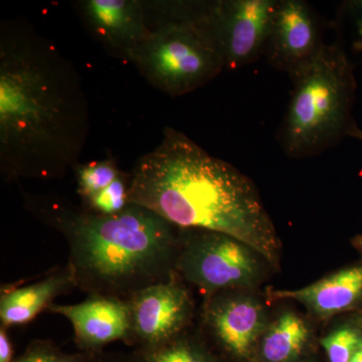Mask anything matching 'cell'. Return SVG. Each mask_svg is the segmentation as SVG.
<instances>
[{"label":"cell","instance_id":"22","mask_svg":"<svg viewBox=\"0 0 362 362\" xmlns=\"http://www.w3.org/2000/svg\"><path fill=\"white\" fill-rule=\"evenodd\" d=\"M6 327L0 325V362H13V344Z\"/></svg>","mask_w":362,"mask_h":362},{"label":"cell","instance_id":"8","mask_svg":"<svg viewBox=\"0 0 362 362\" xmlns=\"http://www.w3.org/2000/svg\"><path fill=\"white\" fill-rule=\"evenodd\" d=\"M278 1H209V30L225 71L239 70L265 56Z\"/></svg>","mask_w":362,"mask_h":362},{"label":"cell","instance_id":"1","mask_svg":"<svg viewBox=\"0 0 362 362\" xmlns=\"http://www.w3.org/2000/svg\"><path fill=\"white\" fill-rule=\"evenodd\" d=\"M90 132L80 73L23 18L0 25V169L6 180H59Z\"/></svg>","mask_w":362,"mask_h":362},{"label":"cell","instance_id":"25","mask_svg":"<svg viewBox=\"0 0 362 362\" xmlns=\"http://www.w3.org/2000/svg\"><path fill=\"white\" fill-rule=\"evenodd\" d=\"M351 244L362 255V235L352 238Z\"/></svg>","mask_w":362,"mask_h":362},{"label":"cell","instance_id":"14","mask_svg":"<svg viewBox=\"0 0 362 362\" xmlns=\"http://www.w3.org/2000/svg\"><path fill=\"white\" fill-rule=\"evenodd\" d=\"M77 288L70 266L54 269L42 280L23 287H2L0 293V323L8 329L30 323L54 300Z\"/></svg>","mask_w":362,"mask_h":362},{"label":"cell","instance_id":"23","mask_svg":"<svg viewBox=\"0 0 362 362\" xmlns=\"http://www.w3.org/2000/svg\"><path fill=\"white\" fill-rule=\"evenodd\" d=\"M90 362H131L130 356L118 354H96Z\"/></svg>","mask_w":362,"mask_h":362},{"label":"cell","instance_id":"3","mask_svg":"<svg viewBox=\"0 0 362 362\" xmlns=\"http://www.w3.org/2000/svg\"><path fill=\"white\" fill-rule=\"evenodd\" d=\"M25 209L68 243L76 285L88 296L128 299L175 273L181 228L138 204L113 216L54 195L23 194Z\"/></svg>","mask_w":362,"mask_h":362},{"label":"cell","instance_id":"10","mask_svg":"<svg viewBox=\"0 0 362 362\" xmlns=\"http://www.w3.org/2000/svg\"><path fill=\"white\" fill-rule=\"evenodd\" d=\"M325 42L317 11L303 0H279L265 56L291 78L318 56Z\"/></svg>","mask_w":362,"mask_h":362},{"label":"cell","instance_id":"19","mask_svg":"<svg viewBox=\"0 0 362 362\" xmlns=\"http://www.w3.org/2000/svg\"><path fill=\"white\" fill-rule=\"evenodd\" d=\"M329 362H350L362 345V314L345 321L321 338Z\"/></svg>","mask_w":362,"mask_h":362},{"label":"cell","instance_id":"7","mask_svg":"<svg viewBox=\"0 0 362 362\" xmlns=\"http://www.w3.org/2000/svg\"><path fill=\"white\" fill-rule=\"evenodd\" d=\"M270 322L265 303L252 289L228 290L206 298L199 331L223 362H254Z\"/></svg>","mask_w":362,"mask_h":362},{"label":"cell","instance_id":"21","mask_svg":"<svg viewBox=\"0 0 362 362\" xmlns=\"http://www.w3.org/2000/svg\"><path fill=\"white\" fill-rule=\"evenodd\" d=\"M94 354L78 352L66 354L51 340H33L25 352L13 362H90Z\"/></svg>","mask_w":362,"mask_h":362},{"label":"cell","instance_id":"9","mask_svg":"<svg viewBox=\"0 0 362 362\" xmlns=\"http://www.w3.org/2000/svg\"><path fill=\"white\" fill-rule=\"evenodd\" d=\"M187 285L175 272L168 280L128 298L130 345L135 349L156 346L192 328L194 300Z\"/></svg>","mask_w":362,"mask_h":362},{"label":"cell","instance_id":"18","mask_svg":"<svg viewBox=\"0 0 362 362\" xmlns=\"http://www.w3.org/2000/svg\"><path fill=\"white\" fill-rule=\"evenodd\" d=\"M338 44L354 66H362V0L342 2L338 11Z\"/></svg>","mask_w":362,"mask_h":362},{"label":"cell","instance_id":"20","mask_svg":"<svg viewBox=\"0 0 362 362\" xmlns=\"http://www.w3.org/2000/svg\"><path fill=\"white\" fill-rule=\"evenodd\" d=\"M132 176L123 173L113 183L94 197L82 202L83 209L101 216H113L127 209L130 204Z\"/></svg>","mask_w":362,"mask_h":362},{"label":"cell","instance_id":"11","mask_svg":"<svg viewBox=\"0 0 362 362\" xmlns=\"http://www.w3.org/2000/svg\"><path fill=\"white\" fill-rule=\"evenodd\" d=\"M77 7L90 35L117 58L129 62L151 35L143 0H81Z\"/></svg>","mask_w":362,"mask_h":362},{"label":"cell","instance_id":"24","mask_svg":"<svg viewBox=\"0 0 362 362\" xmlns=\"http://www.w3.org/2000/svg\"><path fill=\"white\" fill-rule=\"evenodd\" d=\"M347 137L356 139L362 144V128L359 127L356 123L354 124V125L352 126L351 129L349 130Z\"/></svg>","mask_w":362,"mask_h":362},{"label":"cell","instance_id":"16","mask_svg":"<svg viewBox=\"0 0 362 362\" xmlns=\"http://www.w3.org/2000/svg\"><path fill=\"white\" fill-rule=\"evenodd\" d=\"M131 362H223L202 337L201 331L192 328L168 342L135 349Z\"/></svg>","mask_w":362,"mask_h":362},{"label":"cell","instance_id":"15","mask_svg":"<svg viewBox=\"0 0 362 362\" xmlns=\"http://www.w3.org/2000/svg\"><path fill=\"white\" fill-rule=\"evenodd\" d=\"M312 340L311 326L303 317L285 310L271 320L259 340L254 362H301Z\"/></svg>","mask_w":362,"mask_h":362},{"label":"cell","instance_id":"5","mask_svg":"<svg viewBox=\"0 0 362 362\" xmlns=\"http://www.w3.org/2000/svg\"><path fill=\"white\" fill-rule=\"evenodd\" d=\"M354 64L341 45H323L318 56L291 77V100L278 140L290 158L323 153L347 137L356 80Z\"/></svg>","mask_w":362,"mask_h":362},{"label":"cell","instance_id":"4","mask_svg":"<svg viewBox=\"0 0 362 362\" xmlns=\"http://www.w3.org/2000/svg\"><path fill=\"white\" fill-rule=\"evenodd\" d=\"M143 1L151 35L129 62L152 87L183 96L225 71L209 30V1Z\"/></svg>","mask_w":362,"mask_h":362},{"label":"cell","instance_id":"2","mask_svg":"<svg viewBox=\"0 0 362 362\" xmlns=\"http://www.w3.org/2000/svg\"><path fill=\"white\" fill-rule=\"evenodd\" d=\"M131 176L130 204L180 228L232 235L279 266L282 244L254 181L185 133L166 127Z\"/></svg>","mask_w":362,"mask_h":362},{"label":"cell","instance_id":"26","mask_svg":"<svg viewBox=\"0 0 362 362\" xmlns=\"http://www.w3.org/2000/svg\"><path fill=\"white\" fill-rule=\"evenodd\" d=\"M350 362H362V345L359 347V349L357 350Z\"/></svg>","mask_w":362,"mask_h":362},{"label":"cell","instance_id":"17","mask_svg":"<svg viewBox=\"0 0 362 362\" xmlns=\"http://www.w3.org/2000/svg\"><path fill=\"white\" fill-rule=\"evenodd\" d=\"M81 202L87 201L110 187L123 173L112 157L103 160L76 164L73 168Z\"/></svg>","mask_w":362,"mask_h":362},{"label":"cell","instance_id":"6","mask_svg":"<svg viewBox=\"0 0 362 362\" xmlns=\"http://www.w3.org/2000/svg\"><path fill=\"white\" fill-rule=\"evenodd\" d=\"M271 264L246 243L226 233L181 228L175 272L204 296L254 289L265 281Z\"/></svg>","mask_w":362,"mask_h":362},{"label":"cell","instance_id":"13","mask_svg":"<svg viewBox=\"0 0 362 362\" xmlns=\"http://www.w3.org/2000/svg\"><path fill=\"white\" fill-rule=\"evenodd\" d=\"M272 301L291 300L318 320L354 311L362 305V264L347 267L296 290H269Z\"/></svg>","mask_w":362,"mask_h":362},{"label":"cell","instance_id":"12","mask_svg":"<svg viewBox=\"0 0 362 362\" xmlns=\"http://www.w3.org/2000/svg\"><path fill=\"white\" fill-rule=\"evenodd\" d=\"M49 312L65 317L73 326L76 344L86 354H102L112 342L130 345V311L127 299L88 296L74 305L52 304Z\"/></svg>","mask_w":362,"mask_h":362}]
</instances>
